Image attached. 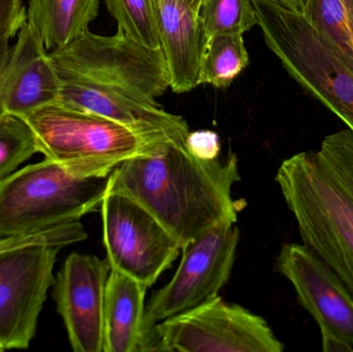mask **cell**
Returning a JSON list of instances; mask_svg holds the SVG:
<instances>
[{"label": "cell", "mask_w": 353, "mask_h": 352, "mask_svg": "<svg viewBox=\"0 0 353 352\" xmlns=\"http://www.w3.org/2000/svg\"><path fill=\"white\" fill-rule=\"evenodd\" d=\"M240 181L238 158H201L185 144L165 145L128 159L110 175L109 190L130 196L184 246L205 231L238 220L232 186Z\"/></svg>", "instance_id": "1"}, {"label": "cell", "mask_w": 353, "mask_h": 352, "mask_svg": "<svg viewBox=\"0 0 353 352\" xmlns=\"http://www.w3.org/2000/svg\"><path fill=\"white\" fill-rule=\"evenodd\" d=\"M307 247L353 297V132L325 136L317 151L282 161L275 177Z\"/></svg>", "instance_id": "2"}, {"label": "cell", "mask_w": 353, "mask_h": 352, "mask_svg": "<svg viewBox=\"0 0 353 352\" xmlns=\"http://www.w3.org/2000/svg\"><path fill=\"white\" fill-rule=\"evenodd\" d=\"M23 119L34 134L39 152L78 177H108L124 161L175 143L58 103Z\"/></svg>", "instance_id": "3"}, {"label": "cell", "mask_w": 353, "mask_h": 352, "mask_svg": "<svg viewBox=\"0 0 353 352\" xmlns=\"http://www.w3.org/2000/svg\"><path fill=\"white\" fill-rule=\"evenodd\" d=\"M268 47L288 74L353 132V70L302 10L252 0Z\"/></svg>", "instance_id": "4"}, {"label": "cell", "mask_w": 353, "mask_h": 352, "mask_svg": "<svg viewBox=\"0 0 353 352\" xmlns=\"http://www.w3.org/2000/svg\"><path fill=\"white\" fill-rule=\"evenodd\" d=\"M108 177H78L51 159L0 181V241L80 221L101 211Z\"/></svg>", "instance_id": "5"}, {"label": "cell", "mask_w": 353, "mask_h": 352, "mask_svg": "<svg viewBox=\"0 0 353 352\" xmlns=\"http://www.w3.org/2000/svg\"><path fill=\"white\" fill-rule=\"evenodd\" d=\"M80 221L54 227L47 235L0 250V347L26 349L37 331L54 266L64 247L87 239Z\"/></svg>", "instance_id": "6"}, {"label": "cell", "mask_w": 353, "mask_h": 352, "mask_svg": "<svg viewBox=\"0 0 353 352\" xmlns=\"http://www.w3.org/2000/svg\"><path fill=\"white\" fill-rule=\"evenodd\" d=\"M58 72L130 93L159 105L170 87L161 49H151L121 32L101 37L87 30L65 47L50 52Z\"/></svg>", "instance_id": "7"}, {"label": "cell", "mask_w": 353, "mask_h": 352, "mask_svg": "<svg viewBox=\"0 0 353 352\" xmlns=\"http://www.w3.org/2000/svg\"><path fill=\"white\" fill-rule=\"evenodd\" d=\"M240 231L236 223L218 225L188 242L172 280L154 293L145 309L149 351H157V324L191 311L218 297L236 260Z\"/></svg>", "instance_id": "8"}, {"label": "cell", "mask_w": 353, "mask_h": 352, "mask_svg": "<svg viewBox=\"0 0 353 352\" xmlns=\"http://www.w3.org/2000/svg\"><path fill=\"white\" fill-rule=\"evenodd\" d=\"M157 351L281 352L268 322L218 296L191 311L157 324Z\"/></svg>", "instance_id": "9"}, {"label": "cell", "mask_w": 353, "mask_h": 352, "mask_svg": "<svg viewBox=\"0 0 353 352\" xmlns=\"http://www.w3.org/2000/svg\"><path fill=\"white\" fill-rule=\"evenodd\" d=\"M112 270L151 287L181 253L180 242L130 196L108 191L101 208Z\"/></svg>", "instance_id": "10"}, {"label": "cell", "mask_w": 353, "mask_h": 352, "mask_svg": "<svg viewBox=\"0 0 353 352\" xmlns=\"http://www.w3.org/2000/svg\"><path fill=\"white\" fill-rule=\"evenodd\" d=\"M278 271L319 324L325 352H353V297L337 273L306 245L286 244Z\"/></svg>", "instance_id": "11"}, {"label": "cell", "mask_w": 353, "mask_h": 352, "mask_svg": "<svg viewBox=\"0 0 353 352\" xmlns=\"http://www.w3.org/2000/svg\"><path fill=\"white\" fill-rule=\"evenodd\" d=\"M111 270L107 260L72 253L56 276L53 299L74 352H103L105 287Z\"/></svg>", "instance_id": "12"}, {"label": "cell", "mask_w": 353, "mask_h": 352, "mask_svg": "<svg viewBox=\"0 0 353 352\" xmlns=\"http://www.w3.org/2000/svg\"><path fill=\"white\" fill-rule=\"evenodd\" d=\"M58 72V70H57ZM61 80L58 105L101 116L136 132L185 144L186 121L168 113L159 105L147 103L130 93L58 72Z\"/></svg>", "instance_id": "13"}, {"label": "cell", "mask_w": 353, "mask_h": 352, "mask_svg": "<svg viewBox=\"0 0 353 352\" xmlns=\"http://www.w3.org/2000/svg\"><path fill=\"white\" fill-rule=\"evenodd\" d=\"M61 80L50 52L37 31L25 23L6 70L3 105L6 114L25 117L59 99Z\"/></svg>", "instance_id": "14"}, {"label": "cell", "mask_w": 353, "mask_h": 352, "mask_svg": "<svg viewBox=\"0 0 353 352\" xmlns=\"http://www.w3.org/2000/svg\"><path fill=\"white\" fill-rule=\"evenodd\" d=\"M154 8L170 87L174 92H189L201 85L208 41L201 19L186 0H154Z\"/></svg>", "instance_id": "15"}, {"label": "cell", "mask_w": 353, "mask_h": 352, "mask_svg": "<svg viewBox=\"0 0 353 352\" xmlns=\"http://www.w3.org/2000/svg\"><path fill=\"white\" fill-rule=\"evenodd\" d=\"M147 289L111 270L105 287L103 352L149 351L144 329Z\"/></svg>", "instance_id": "16"}, {"label": "cell", "mask_w": 353, "mask_h": 352, "mask_svg": "<svg viewBox=\"0 0 353 352\" xmlns=\"http://www.w3.org/2000/svg\"><path fill=\"white\" fill-rule=\"evenodd\" d=\"M99 10V0H28L27 22L51 52L89 30Z\"/></svg>", "instance_id": "17"}, {"label": "cell", "mask_w": 353, "mask_h": 352, "mask_svg": "<svg viewBox=\"0 0 353 352\" xmlns=\"http://www.w3.org/2000/svg\"><path fill=\"white\" fill-rule=\"evenodd\" d=\"M249 55L243 34L210 37L201 62V84L226 88L247 68Z\"/></svg>", "instance_id": "18"}, {"label": "cell", "mask_w": 353, "mask_h": 352, "mask_svg": "<svg viewBox=\"0 0 353 352\" xmlns=\"http://www.w3.org/2000/svg\"><path fill=\"white\" fill-rule=\"evenodd\" d=\"M302 12L353 70V0H306Z\"/></svg>", "instance_id": "19"}, {"label": "cell", "mask_w": 353, "mask_h": 352, "mask_svg": "<svg viewBox=\"0 0 353 352\" xmlns=\"http://www.w3.org/2000/svg\"><path fill=\"white\" fill-rule=\"evenodd\" d=\"M199 16L208 39L228 33L244 34L259 25L252 0H201Z\"/></svg>", "instance_id": "20"}, {"label": "cell", "mask_w": 353, "mask_h": 352, "mask_svg": "<svg viewBox=\"0 0 353 352\" xmlns=\"http://www.w3.org/2000/svg\"><path fill=\"white\" fill-rule=\"evenodd\" d=\"M118 32L151 49H161L154 0H103Z\"/></svg>", "instance_id": "21"}, {"label": "cell", "mask_w": 353, "mask_h": 352, "mask_svg": "<svg viewBox=\"0 0 353 352\" xmlns=\"http://www.w3.org/2000/svg\"><path fill=\"white\" fill-rule=\"evenodd\" d=\"M39 152L37 138L29 124L18 116L0 117V181Z\"/></svg>", "instance_id": "22"}, {"label": "cell", "mask_w": 353, "mask_h": 352, "mask_svg": "<svg viewBox=\"0 0 353 352\" xmlns=\"http://www.w3.org/2000/svg\"><path fill=\"white\" fill-rule=\"evenodd\" d=\"M27 21L23 0H0V41L18 35Z\"/></svg>", "instance_id": "23"}, {"label": "cell", "mask_w": 353, "mask_h": 352, "mask_svg": "<svg viewBox=\"0 0 353 352\" xmlns=\"http://www.w3.org/2000/svg\"><path fill=\"white\" fill-rule=\"evenodd\" d=\"M186 146L191 153L201 158L212 159L219 157V136L211 130L189 132Z\"/></svg>", "instance_id": "24"}, {"label": "cell", "mask_w": 353, "mask_h": 352, "mask_svg": "<svg viewBox=\"0 0 353 352\" xmlns=\"http://www.w3.org/2000/svg\"><path fill=\"white\" fill-rule=\"evenodd\" d=\"M10 39L0 41V117L6 114L3 105V86L6 70L12 55V45H10Z\"/></svg>", "instance_id": "25"}, {"label": "cell", "mask_w": 353, "mask_h": 352, "mask_svg": "<svg viewBox=\"0 0 353 352\" xmlns=\"http://www.w3.org/2000/svg\"><path fill=\"white\" fill-rule=\"evenodd\" d=\"M54 227L43 229V231H35L32 234H27V235L20 236V237L10 238V239L1 240L0 241V250L6 249V248L12 247V246L18 245V244L24 243V242L30 241V240L37 239L41 236L47 235L52 231Z\"/></svg>", "instance_id": "26"}, {"label": "cell", "mask_w": 353, "mask_h": 352, "mask_svg": "<svg viewBox=\"0 0 353 352\" xmlns=\"http://www.w3.org/2000/svg\"><path fill=\"white\" fill-rule=\"evenodd\" d=\"M277 1L285 6L286 8L296 10H302L305 4V0H277Z\"/></svg>", "instance_id": "27"}, {"label": "cell", "mask_w": 353, "mask_h": 352, "mask_svg": "<svg viewBox=\"0 0 353 352\" xmlns=\"http://www.w3.org/2000/svg\"><path fill=\"white\" fill-rule=\"evenodd\" d=\"M186 2L189 4V6L194 10V12H196L197 14H199L201 0H186Z\"/></svg>", "instance_id": "28"}, {"label": "cell", "mask_w": 353, "mask_h": 352, "mask_svg": "<svg viewBox=\"0 0 353 352\" xmlns=\"http://www.w3.org/2000/svg\"><path fill=\"white\" fill-rule=\"evenodd\" d=\"M2 351H2L1 347H0V352H2Z\"/></svg>", "instance_id": "29"}]
</instances>
